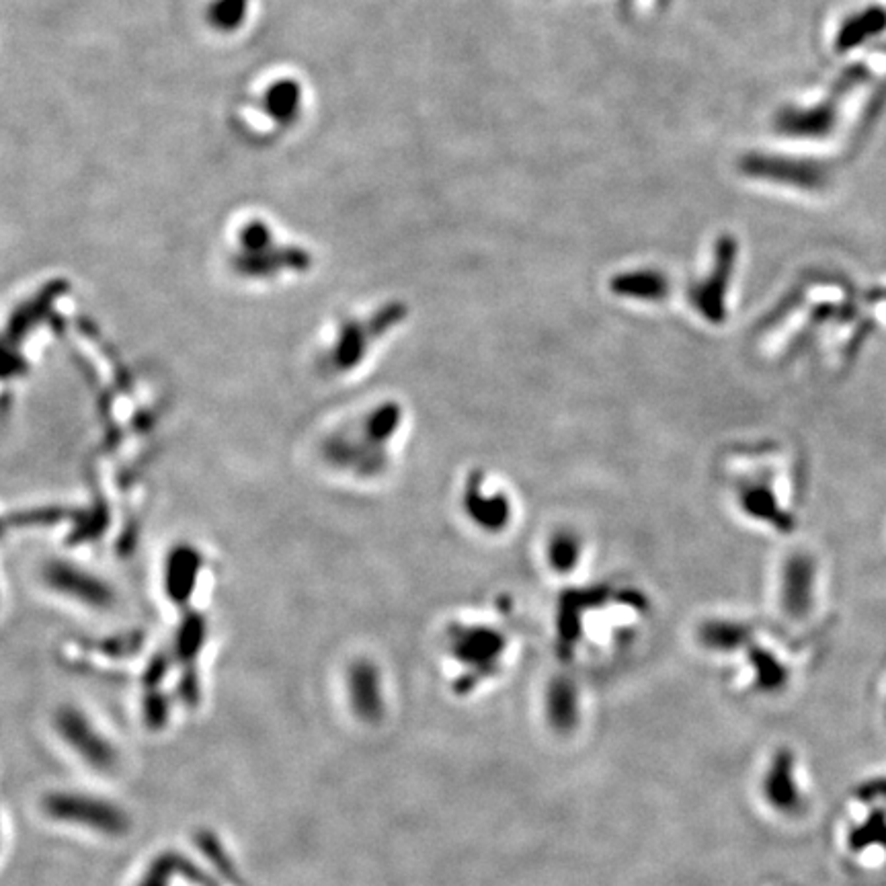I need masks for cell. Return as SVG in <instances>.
<instances>
[{
  "label": "cell",
  "mask_w": 886,
  "mask_h": 886,
  "mask_svg": "<svg viewBox=\"0 0 886 886\" xmlns=\"http://www.w3.org/2000/svg\"><path fill=\"white\" fill-rule=\"evenodd\" d=\"M409 431L411 413L405 402L382 398L335 433L331 458L357 480H380L394 472Z\"/></svg>",
  "instance_id": "obj_1"
},
{
  "label": "cell",
  "mask_w": 886,
  "mask_h": 886,
  "mask_svg": "<svg viewBox=\"0 0 886 886\" xmlns=\"http://www.w3.org/2000/svg\"><path fill=\"white\" fill-rule=\"evenodd\" d=\"M456 507L466 526L487 540H503L511 536L521 517V505L511 482L485 466H474L464 472Z\"/></svg>",
  "instance_id": "obj_2"
},
{
  "label": "cell",
  "mask_w": 886,
  "mask_h": 886,
  "mask_svg": "<svg viewBox=\"0 0 886 886\" xmlns=\"http://www.w3.org/2000/svg\"><path fill=\"white\" fill-rule=\"evenodd\" d=\"M411 318V308L400 300L384 302L361 318H349L341 325L331 364L337 372H353L364 366L372 353L409 325Z\"/></svg>",
  "instance_id": "obj_3"
},
{
  "label": "cell",
  "mask_w": 886,
  "mask_h": 886,
  "mask_svg": "<svg viewBox=\"0 0 886 886\" xmlns=\"http://www.w3.org/2000/svg\"><path fill=\"white\" fill-rule=\"evenodd\" d=\"M724 478L731 491V499L741 515L749 521L778 532H792L794 519L782 507L770 470L753 466L749 456L737 452L724 460Z\"/></svg>",
  "instance_id": "obj_4"
},
{
  "label": "cell",
  "mask_w": 886,
  "mask_h": 886,
  "mask_svg": "<svg viewBox=\"0 0 886 886\" xmlns=\"http://www.w3.org/2000/svg\"><path fill=\"white\" fill-rule=\"evenodd\" d=\"M446 651L454 663L476 671V675H489L497 671L511 649L507 630L489 618H456L448 624Z\"/></svg>",
  "instance_id": "obj_5"
},
{
  "label": "cell",
  "mask_w": 886,
  "mask_h": 886,
  "mask_svg": "<svg viewBox=\"0 0 886 886\" xmlns=\"http://www.w3.org/2000/svg\"><path fill=\"white\" fill-rule=\"evenodd\" d=\"M739 247L731 236H722L712 257L708 271L698 275L686 290V304L690 314L702 325L722 327L729 320V298L737 269Z\"/></svg>",
  "instance_id": "obj_6"
},
{
  "label": "cell",
  "mask_w": 886,
  "mask_h": 886,
  "mask_svg": "<svg viewBox=\"0 0 886 886\" xmlns=\"http://www.w3.org/2000/svg\"><path fill=\"white\" fill-rule=\"evenodd\" d=\"M44 811L60 823L87 827L105 835H122L130 829V817L122 807L91 794L54 792L44 798Z\"/></svg>",
  "instance_id": "obj_7"
},
{
  "label": "cell",
  "mask_w": 886,
  "mask_h": 886,
  "mask_svg": "<svg viewBox=\"0 0 886 886\" xmlns=\"http://www.w3.org/2000/svg\"><path fill=\"white\" fill-rule=\"evenodd\" d=\"M741 169L749 177L798 191H821L829 181L827 169L817 160L786 154H749L743 158Z\"/></svg>",
  "instance_id": "obj_8"
},
{
  "label": "cell",
  "mask_w": 886,
  "mask_h": 886,
  "mask_svg": "<svg viewBox=\"0 0 886 886\" xmlns=\"http://www.w3.org/2000/svg\"><path fill=\"white\" fill-rule=\"evenodd\" d=\"M589 552L591 542L571 523L550 528L540 542L542 569L554 579H575L581 575L589 560Z\"/></svg>",
  "instance_id": "obj_9"
},
{
  "label": "cell",
  "mask_w": 886,
  "mask_h": 886,
  "mask_svg": "<svg viewBox=\"0 0 886 886\" xmlns=\"http://www.w3.org/2000/svg\"><path fill=\"white\" fill-rule=\"evenodd\" d=\"M56 729L62 739L85 759L91 768L111 772L117 765V749L103 737L93 722L76 708H62L56 714Z\"/></svg>",
  "instance_id": "obj_10"
},
{
  "label": "cell",
  "mask_w": 886,
  "mask_h": 886,
  "mask_svg": "<svg viewBox=\"0 0 886 886\" xmlns=\"http://www.w3.org/2000/svg\"><path fill=\"white\" fill-rule=\"evenodd\" d=\"M610 294L634 308H661L673 298V281L657 267L620 271L610 279Z\"/></svg>",
  "instance_id": "obj_11"
},
{
  "label": "cell",
  "mask_w": 886,
  "mask_h": 886,
  "mask_svg": "<svg viewBox=\"0 0 886 886\" xmlns=\"http://www.w3.org/2000/svg\"><path fill=\"white\" fill-rule=\"evenodd\" d=\"M817 569L809 554L794 552L784 560L780 575L782 612L792 620L807 618L815 603Z\"/></svg>",
  "instance_id": "obj_12"
},
{
  "label": "cell",
  "mask_w": 886,
  "mask_h": 886,
  "mask_svg": "<svg viewBox=\"0 0 886 886\" xmlns=\"http://www.w3.org/2000/svg\"><path fill=\"white\" fill-rule=\"evenodd\" d=\"M837 124V113L831 103L792 105L784 107L776 117V130L782 136L798 140L827 138Z\"/></svg>",
  "instance_id": "obj_13"
},
{
  "label": "cell",
  "mask_w": 886,
  "mask_h": 886,
  "mask_svg": "<svg viewBox=\"0 0 886 886\" xmlns=\"http://www.w3.org/2000/svg\"><path fill=\"white\" fill-rule=\"evenodd\" d=\"M798 776H796V761L792 757V753L782 751L778 753L776 761L770 765L768 776H765L763 782V792L765 798H768L770 807H774L776 811L782 813H794L800 811L804 804L802 800L807 802V798H802V790L798 788Z\"/></svg>",
  "instance_id": "obj_14"
},
{
  "label": "cell",
  "mask_w": 886,
  "mask_h": 886,
  "mask_svg": "<svg viewBox=\"0 0 886 886\" xmlns=\"http://www.w3.org/2000/svg\"><path fill=\"white\" fill-rule=\"evenodd\" d=\"M349 698L355 714L376 720L384 712V688L378 667L370 661H357L349 669Z\"/></svg>",
  "instance_id": "obj_15"
},
{
  "label": "cell",
  "mask_w": 886,
  "mask_h": 886,
  "mask_svg": "<svg viewBox=\"0 0 886 886\" xmlns=\"http://www.w3.org/2000/svg\"><path fill=\"white\" fill-rule=\"evenodd\" d=\"M886 31V7L870 5L845 17L835 31L833 48L839 54H848Z\"/></svg>",
  "instance_id": "obj_16"
},
{
  "label": "cell",
  "mask_w": 886,
  "mask_h": 886,
  "mask_svg": "<svg viewBox=\"0 0 886 886\" xmlns=\"http://www.w3.org/2000/svg\"><path fill=\"white\" fill-rule=\"evenodd\" d=\"M755 630L747 622L714 618L700 626L698 640L704 649L716 653H731L737 649H745L751 642Z\"/></svg>",
  "instance_id": "obj_17"
},
{
  "label": "cell",
  "mask_w": 886,
  "mask_h": 886,
  "mask_svg": "<svg viewBox=\"0 0 886 886\" xmlns=\"http://www.w3.org/2000/svg\"><path fill=\"white\" fill-rule=\"evenodd\" d=\"M181 860L179 856H175L173 852H167L163 856H158L150 868L146 870V874L142 876V880L138 882V886H171V880L175 874H179L181 868Z\"/></svg>",
  "instance_id": "obj_18"
},
{
  "label": "cell",
  "mask_w": 886,
  "mask_h": 886,
  "mask_svg": "<svg viewBox=\"0 0 886 886\" xmlns=\"http://www.w3.org/2000/svg\"><path fill=\"white\" fill-rule=\"evenodd\" d=\"M144 718H146V724H150V727H154V729L167 724V718H169L167 700L163 696H150L144 706Z\"/></svg>",
  "instance_id": "obj_19"
}]
</instances>
